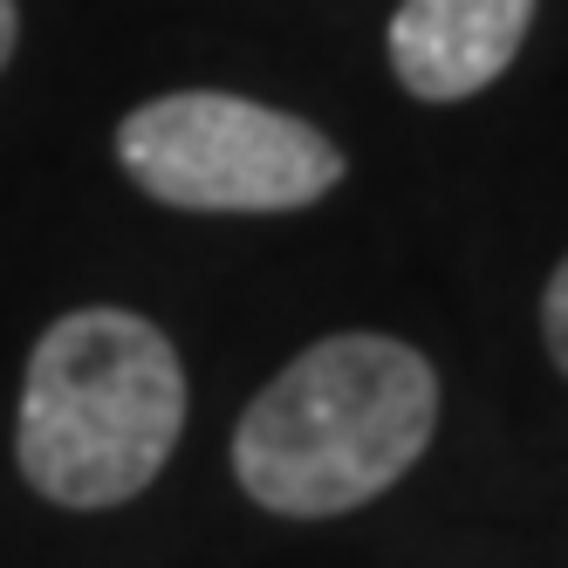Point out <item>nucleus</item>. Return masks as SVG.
Returning a JSON list of instances; mask_svg holds the SVG:
<instances>
[{"mask_svg":"<svg viewBox=\"0 0 568 568\" xmlns=\"http://www.w3.org/2000/svg\"><path fill=\"white\" fill-rule=\"evenodd\" d=\"M185 432V363L131 308H75L28 356L14 459L49 507H124L165 473Z\"/></svg>","mask_w":568,"mask_h":568,"instance_id":"2","label":"nucleus"},{"mask_svg":"<svg viewBox=\"0 0 568 568\" xmlns=\"http://www.w3.org/2000/svg\"><path fill=\"white\" fill-rule=\"evenodd\" d=\"M541 336H548L555 371L568 377V261L548 274V288H541Z\"/></svg>","mask_w":568,"mask_h":568,"instance_id":"5","label":"nucleus"},{"mask_svg":"<svg viewBox=\"0 0 568 568\" xmlns=\"http://www.w3.org/2000/svg\"><path fill=\"white\" fill-rule=\"evenodd\" d=\"M438 432V371L397 336H322L281 371L233 432L247 500L281 520H336L425 459Z\"/></svg>","mask_w":568,"mask_h":568,"instance_id":"1","label":"nucleus"},{"mask_svg":"<svg viewBox=\"0 0 568 568\" xmlns=\"http://www.w3.org/2000/svg\"><path fill=\"white\" fill-rule=\"evenodd\" d=\"M14 34H21V14H14V0H0V69L14 55Z\"/></svg>","mask_w":568,"mask_h":568,"instance_id":"6","label":"nucleus"},{"mask_svg":"<svg viewBox=\"0 0 568 568\" xmlns=\"http://www.w3.org/2000/svg\"><path fill=\"white\" fill-rule=\"evenodd\" d=\"M535 0H404L390 14V69L418 103H466L514 69Z\"/></svg>","mask_w":568,"mask_h":568,"instance_id":"4","label":"nucleus"},{"mask_svg":"<svg viewBox=\"0 0 568 568\" xmlns=\"http://www.w3.org/2000/svg\"><path fill=\"white\" fill-rule=\"evenodd\" d=\"M116 165L179 213H302L343 185V151L308 116L226 90H172L116 124Z\"/></svg>","mask_w":568,"mask_h":568,"instance_id":"3","label":"nucleus"}]
</instances>
